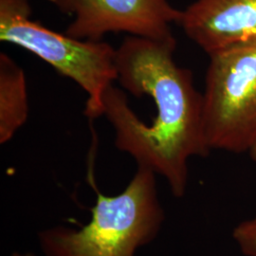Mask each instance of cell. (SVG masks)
<instances>
[{"mask_svg": "<svg viewBox=\"0 0 256 256\" xmlns=\"http://www.w3.org/2000/svg\"><path fill=\"white\" fill-rule=\"evenodd\" d=\"M176 42L128 36L116 48L117 81L136 97L149 96L156 108L151 124L140 119L128 96L111 84L102 97L104 116L115 131V146L138 167L164 176L176 198L185 194L189 160L210 154L203 124V97L192 74L174 62Z\"/></svg>", "mask_w": 256, "mask_h": 256, "instance_id": "6da1fadb", "label": "cell"}, {"mask_svg": "<svg viewBox=\"0 0 256 256\" xmlns=\"http://www.w3.org/2000/svg\"><path fill=\"white\" fill-rule=\"evenodd\" d=\"M156 174L138 167L126 188L108 196L97 192L92 220L80 230L58 226L39 234L46 256H135L162 229L164 210Z\"/></svg>", "mask_w": 256, "mask_h": 256, "instance_id": "7a4b0ae2", "label": "cell"}, {"mask_svg": "<svg viewBox=\"0 0 256 256\" xmlns=\"http://www.w3.org/2000/svg\"><path fill=\"white\" fill-rule=\"evenodd\" d=\"M28 0H0V40L21 46L74 80L88 94L84 114L104 115L102 97L117 81V50L104 41L80 40L32 20Z\"/></svg>", "mask_w": 256, "mask_h": 256, "instance_id": "3957f363", "label": "cell"}, {"mask_svg": "<svg viewBox=\"0 0 256 256\" xmlns=\"http://www.w3.org/2000/svg\"><path fill=\"white\" fill-rule=\"evenodd\" d=\"M203 124L210 150L246 153L256 144V41L208 55Z\"/></svg>", "mask_w": 256, "mask_h": 256, "instance_id": "277c9868", "label": "cell"}, {"mask_svg": "<svg viewBox=\"0 0 256 256\" xmlns=\"http://www.w3.org/2000/svg\"><path fill=\"white\" fill-rule=\"evenodd\" d=\"M72 16L64 34L80 40L101 41L110 32H126L160 42H176L171 26L182 10L168 0H50Z\"/></svg>", "mask_w": 256, "mask_h": 256, "instance_id": "5b68a950", "label": "cell"}, {"mask_svg": "<svg viewBox=\"0 0 256 256\" xmlns=\"http://www.w3.org/2000/svg\"><path fill=\"white\" fill-rule=\"evenodd\" d=\"M178 25L207 55L256 41V0H196Z\"/></svg>", "mask_w": 256, "mask_h": 256, "instance_id": "8992f818", "label": "cell"}, {"mask_svg": "<svg viewBox=\"0 0 256 256\" xmlns=\"http://www.w3.org/2000/svg\"><path fill=\"white\" fill-rule=\"evenodd\" d=\"M27 81L9 55L0 54V144H6L27 122Z\"/></svg>", "mask_w": 256, "mask_h": 256, "instance_id": "52a82bcc", "label": "cell"}, {"mask_svg": "<svg viewBox=\"0 0 256 256\" xmlns=\"http://www.w3.org/2000/svg\"><path fill=\"white\" fill-rule=\"evenodd\" d=\"M232 238L246 256H256V218L245 220L234 229Z\"/></svg>", "mask_w": 256, "mask_h": 256, "instance_id": "ba28073f", "label": "cell"}, {"mask_svg": "<svg viewBox=\"0 0 256 256\" xmlns=\"http://www.w3.org/2000/svg\"><path fill=\"white\" fill-rule=\"evenodd\" d=\"M250 158H252V160L256 162V144H254V146L252 148V150L250 151Z\"/></svg>", "mask_w": 256, "mask_h": 256, "instance_id": "9c48e42d", "label": "cell"}, {"mask_svg": "<svg viewBox=\"0 0 256 256\" xmlns=\"http://www.w3.org/2000/svg\"><path fill=\"white\" fill-rule=\"evenodd\" d=\"M12 256H36L30 254H20V252H14Z\"/></svg>", "mask_w": 256, "mask_h": 256, "instance_id": "30bf717a", "label": "cell"}, {"mask_svg": "<svg viewBox=\"0 0 256 256\" xmlns=\"http://www.w3.org/2000/svg\"></svg>", "mask_w": 256, "mask_h": 256, "instance_id": "8fae6325", "label": "cell"}]
</instances>
